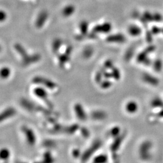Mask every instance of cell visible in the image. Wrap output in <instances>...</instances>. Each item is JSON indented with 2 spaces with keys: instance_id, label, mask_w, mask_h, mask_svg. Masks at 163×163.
<instances>
[{
  "instance_id": "obj_1",
  "label": "cell",
  "mask_w": 163,
  "mask_h": 163,
  "mask_svg": "<svg viewBox=\"0 0 163 163\" xmlns=\"http://www.w3.org/2000/svg\"><path fill=\"white\" fill-rule=\"evenodd\" d=\"M33 82L35 83H39L40 84H43L45 86L51 89H55V88H56L57 86L55 84V83L53 82L52 81H51L50 80L45 79V78H43L41 77H35L33 79Z\"/></svg>"
},
{
  "instance_id": "obj_2",
  "label": "cell",
  "mask_w": 163,
  "mask_h": 163,
  "mask_svg": "<svg viewBox=\"0 0 163 163\" xmlns=\"http://www.w3.org/2000/svg\"><path fill=\"white\" fill-rule=\"evenodd\" d=\"M112 29L110 23L105 22L101 25H97L93 29V32L95 33H108Z\"/></svg>"
},
{
  "instance_id": "obj_3",
  "label": "cell",
  "mask_w": 163,
  "mask_h": 163,
  "mask_svg": "<svg viewBox=\"0 0 163 163\" xmlns=\"http://www.w3.org/2000/svg\"><path fill=\"white\" fill-rule=\"evenodd\" d=\"M48 18V14L46 12H41L37 19H36V26L38 28H41L43 25L44 24V23L45 22L46 19Z\"/></svg>"
},
{
  "instance_id": "obj_4",
  "label": "cell",
  "mask_w": 163,
  "mask_h": 163,
  "mask_svg": "<svg viewBox=\"0 0 163 163\" xmlns=\"http://www.w3.org/2000/svg\"><path fill=\"white\" fill-rule=\"evenodd\" d=\"M74 110L78 118L82 120H84L86 119V114L83 106L80 104H76L74 106Z\"/></svg>"
},
{
  "instance_id": "obj_5",
  "label": "cell",
  "mask_w": 163,
  "mask_h": 163,
  "mask_svg": "<svg viewBox=\"0 0 163 163\" xmlns=\"http://www.w3.org/2000/svg\"><path fill=\"white\" fill-rule=\"evenodd\" d=\"M125 37L123 35L117 34L109 36L107 38L106 40L109 42H123L125 41Z\"/></svg>"
},
{
  "instance_id": "obj_6",
  "label": "cell",
  "mask_w": 163,
  "mask_h": 163,
  "mask_svg": "<svg viewBox=\"0 0 163 163\" xmlns=\"http://www.w3.org/2000/svg\"><path fill=\"white\" fill-rule=\"evenodd\" d=\"M15 114V110L12 108H10L6 109L1 115V121H3L4 119L9 118L10 117H12V116H13Z\"/></svg>"
},
{
  "instance_id": "obj_7",
  "label": "cell",
  "mask_w": 163,
  "mask_h": 163,
  "mask_svg": "<svg viewBox=\"0 0 163 163\" xmlns=\"http://www.w3.org/2000/svg\"><path fill=\"white\" fill-rule=\"evenodd\" d=\"M75 12V7L73 5L66 6L62 10V15L64 16L68 17L71 16Z\"/></svg>"
},
{
  "instance_id": "obj_8",
  "label": "cell",
  "mask_w": 163,
  "mask_h": 163,
  "mask_svg": "<svg viewBox=\"0 0 163 163\" xmlns=\"http://www.w3.org/2000/svg\"><path fill=\"white\" fill-rule=\"evenodd\" d=\"M34 92L36 96L42 99H46V96H47V93H46V91L41 88H37L35 89Z\"/></svg>"
},
{
  "instance_id": "obj_9",
  "label": "cell",
  "mask_w": 163,
  "mask_h": 163,
  "mask_svg": "<svg viewBox=\"0 0 163 163\" xmlns=\"http://www.w3.org/2000/svg\"><path fill=\"white\" fill-rule=\"evenodd\" d=\"M137 109V105L133 102H130L126 105V110L130 113H133Z\"/></svg>"
},
{
  "instance_id": "obj_10",
  "label": "cell",
  "mask_w": 163,
  "mask_h": 163,
  "mask_svg": "<svg viewBox=\"0 0 163 163\" xmlns=\"http://www.w3.org/2000/svg\"><path fill=\"white\" fill-rule=\"evenodd\" d=\"M25 132L27 135V138L28 140L30 141L29 142L32 144L35 143V135H33V132L30 129H26Z\"/></svg>"
},
{
  "instance_id": "obj_11",
  "label": "cell",
  "mask_w": 163,
  "mask_h": 163,
  "mask_svg": "<svg viewBox=\"0 0 163 163\" xmlns=\"http://www.w3.org/2000/svg\"><path fill=\"white\" fill-rule=\"evenodd\" d=\"M88 29V24L86 21H82L80 24V30L82 33L85 34L87 32Z\"/></svg>"
},
{
  "instance_id": "obj_12",
  "label": "cell",
  "mask_w": 163,
  "mask_h": 163,
  "mask_svg": "<svg viewBox=\"0 0 163 163\" xmlns=\"http://www.w3.org/2000/svg\"><path fill=\"white\" fill-rule=\"evenodd\" d=\"M129 32L132 36H136L140 32V30L136 26H131L129 29Z\"/></svg>"
},
{
  "instance_id": "obj_13",
  "label": "cell",
  "mask_w": 163,
  "mask_h": 163,
  "mask_svg": "<svg viewBox=\"0 0 163 163\" xmlns=\"http://www.w3.org/2000/svg\"><path fill=\"white\" fill-rule=\"evenodd\" d=\"M105 113L101 111H96L93 113V117L96 119H102L105 117Z\"/></svg>"
},
{
  "instance_id": "obj_14",
  "label": "cell",
  "mask_w": 163,
  "mask_h": 163,
  "mask_svg": "<svg viewBox=\"0 0 163 163\" xmlns=\"http://www.w3.org/2000/svg\"><path fill=\"white\" fill-rule=\"evenodd\" d=\"M10 70L9 68L7 67L3 68L1 69V77L3 78H7L10 76Z\"/></svg>"
},
{
  "instance_id": "obj_15",
  "label": "cell",
  "mask_w": 163,
  "mask_h": 163,
  "mask_svg": "<svg viewBox=\"0 0 163 163\" xmlns=\"http://www.w3.org/2000/svg\"><path fill=\"white\" fill-rule=\"evenodd\" d=\"M61 45V41L60 39H56L55 41L53 44V50L54 51H58Z\"/></svg>"
},
{
  "instance_id": "obj_16",
  "label": "cell",
  "mask_w": 163,
  "mask_h": 163,
  "mask_svg": "<svg viewBox=\"0 0 163 163\" xmlns=\"http://www.w3.org/2000/svg\"><path fill=\"white\" fill-rule=\"evenodd\" d=\"M111 85V83L109 81H105V82H103L102 84H101V86L103 88H109L110 87Z\"/></svg>"
},
{
  "instance_id": "obj_17",
  "label": "cell",
  "mask_w": 163,
  "mask_h": 163,
  "mask_svg": "<svg viewBox=\"0 0 163 163\" xmlns=\"http://www.w3.org/2000/svg\"><path fill=\"white\" fill-rule=\"evenodd\" d=\"M8 155H9V152L7 150H2V152H1V157L2 158H6L8 156Z\"/></svg>"
},
{
  "instance_id": "obj_18",
  "label": "cell",
  "mask_w": 163,
  "mask_h": 163,
  "mask_svg": "<svg viewBox=\"0 0 163 163\" xmlns=\"http://www.w3.org/2000/svg\"><path fill=\"white\" fill-rule=\"evenodd\" d=\"M112 135H117L119 133V129L118 128H115L112 131Z\"/></svg>"
},
{
  "instance_id": "obj_19",
  "label": "cell",
  "mask_w": 163,
  "mask_h": 163,
  "mask_svg": "<svg viewBox=\"0 0 163 163\" xmlns=\"http://www.w3.org/2000/svg\"><path fill=\"white\" fill-rule=\"evenodd\" d=\"M1 21H4V18H6V14L3 11H1Z\"/></svg>"
}]
</instances>
